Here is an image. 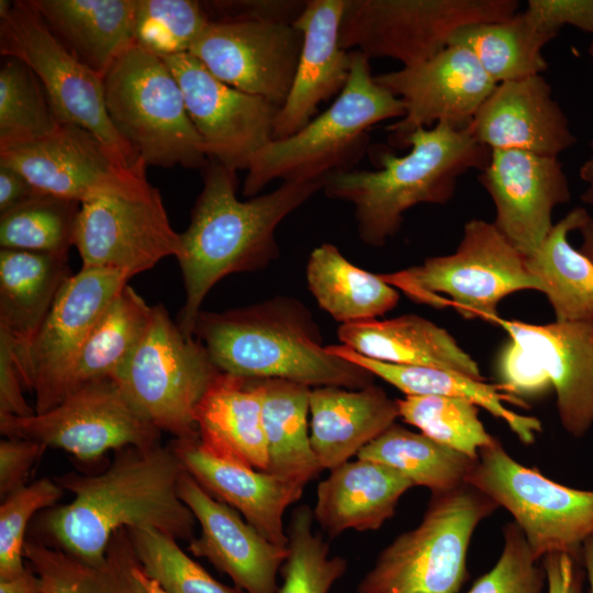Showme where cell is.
I'll return each mask as SVG.
<instances>
[{"label":"cell","instance_id":"cell-2","mask_svg":"<svg viewBox=\"0 0 593 593\" xmlns=\"http://www.w3.org/2000/svg\"><path fill=\"white\" fill-rule=\"evenodd\" d=\"M203 188L181 233L182 255L177 259L186 291L178 326L194 337L201 304L223 278L268 267L279 256L278 225L317 191L322 182H281L271 192L240 201L236 174L209 159Z\"/></svg>","mask_w":593,"mask_h":593},{"label":"cell","instance_id":"cell-16","mask_svg":"<svg viewBox=\"0 0 593 593\" xmlns=\"http://www.w3.org/2000/svg\"><path fill=\"white\" fill-rule=\"evenodd\" d=\"M161 58L180 86L208 158L235 174L247 170L273 141L280 108L219 80L189 53Z\"/></svg>","mask_w":593,"mask_h":593},{"label":"cell","instance_id":"cell-31","mask_svg":"<svg viewBox=\"0 0 593 593\" xmlns=\"http://www.w3.org/2000/svg\"><path fill=\"white\" fill-rule=\"evenodd\" d=\"M72 276L68 253L0 250V328L25 350Z\"/></svg>","mask_w":593,"mask_h":593},{"label":"cell","instance_id":"cell-20","mask_svg":"<svg viewBox=\"0 0 593 593\" xmlns=\"http://www.w3.org/2000/svg\"><path fill=\"white\" fill-rule=\"evenodd\" d=\"M478 180L495 205L493 224L525 257L532 256L548 236L555 208L571 199L558 157L491 149Z\"/></svg>","mask_w":593,"mask_h":593},{"label":"cell","instance_id":"cell-32","mask_svg":"<svg viewBox=\"0 0 593 593\" xmlns=\"http://www.w3.org/2000/svg\"><path fill=\"white\" fill-rule=\"evenodd\" d=\"M326 349L392 384L405 395H441L468 400L483 407L494 417L502 419L517 438L528 445L542 430L537 417L523 415L508 409L505 403L526 407L504 391L499 384H489L462 373L433 367L395 365L360 355L343 344L326 346Z\"/></svg>","mask_w":593,"mask_h":593},{"label":"cell","instance_id":"cell-5","mask_svg":"<svg viewBox=\"0 0 593 593\" xmlns=\"http://www.w3.org/2000/svg\"><path fill=\"white\" fill-rule=\"evenodd\" d=\"M350 53L343 91L303 128L271 141L256 154L243 183L244 197H256L276 179L323 183L333 172L356 169L369 150L371 127L404 116L403 101L374 81L369 59L358 51Z\"/></svg>","mask_w":593,"mask_h":593},{"label":"cell","instance_id":"cell-33","mask_svg":"<svg viewBox=\"0 0 593 593\" xmlns=\"http://www.w3.org/2000/svg\"><path fill=\"white\" fill-rule=\"evenodd\" d=\"M590 216L581 206L553 224L526 266L539 281L558 322L593 320V264L568 240Z\"/></svg>","mask_w":593,"mask_h":593},{"label":"cell","instance_id":"cell-23","mask_svg":"<svg viewBox=\"0 0 593 593\" xmlns=\"http://www.w3.org/2000/svg\"><path fill=\"white\" fill-rule=\"evenodd\" d=\"M494 324L549 378L563 428L584 436L593 426V320L537 325L499 316Z\"/></svg>","mask_w":593,"mask_h":593},{"label":"cell","instance_id":"cell-19","mask_svg":"<svg viewBox=\"0 0 593 593\" xmlns=\"http://www.w3.org/2000/svg\"><path fill=\"white\" fill-rule=\"evenodd\" d=\"M373 78L405 105L404 116L388 126L390 143L400 147L421 127L437 123L467 127L497 85L477 57L458 45L447 46L424 63Z\"/></svg>","mask_w":593,"mask_h":593},{"label":"cell","instance_id":"cell-21","mask_svg":"<svg viewBox=\"0 0 593 593\" xmlns=\"http://www.w3.org/2000/svg\"><path fill=\"white\" fill-rule=\"evenodd\" d=\"M179 495L201 527L188 550L208 559L246 593H278L277 573L288 556V547L270 542L239 513L214 499L184 469Z\"/></svg>","mask_w":593,"mask_h":593},{"label":"cell","instance_id":"cell-22","mask_svg":"<svg viewBox=\"0 0 593 593\" xmlns=\"http://www.w3.org/2000/svg\"><path fill=\"white\" fill-rule=\"evenodd\" d=\"M490 149L558 155L577 142L569 120L541 75L497 83L467 126Z\"/></svg>","mask_w":593,"mask_h":593},{"label":"cell","instance_id":"cell-8","mask_svg":"<svg viewBox=\"0 0 593 593\" xmlns=\"http://www.w3.org/2000/svg\"><path fill=\"white\" fill-rule=\"evenodd\" d=\"M380 277L416 303L454 306L466 318L495 323L497 305L521 290L540 291L522 255L493 223L470 220L455 253Z\"/></svg>","mask_w":593,"mask_h":593},{"label":"cell","instance_id":"cell-30","mask_svg":"<svg viewBox=\"0 0 593 593\" xmlns=\"http://www.w3.org/2000/svg\"><path fill=\"white\" fill-rule=\"evenodd\" d=\"M56 38L102 78L133 45L137 0H29Z\"/></svg>","mask_w":593,"mask_h":593},{"label":"cell","instance_id":"cell-25","mask_svg":"<svg viewBox=\"0 0 593 593\" xmlns=\"http://www.w3.org/2000/svg\"><path fill=\"white\" fill-rule=\"evenodd\" d=\"M170 446L183 469L209 494L240 513L270 542L288 547L283 515L302 496L303 485L215 457L198 436L175 438Z\"/></svg>","mask_w":593,"mask_h":593},{"label":"cell","instance_id":"cell-1","mask_svg":"<svg viewBox=\"0 0 593 593\" xmlns=\"http://www.w3.org/2000/svg\"><path fill=\"white\" fill-rule=\"evenodd\" d=\"M183 467L172 447H126L98 474L55 479L72 499L47 511L41 528L54 547L98 566L119 530L152 528L191 540L195 518L179 495Z\"/></svg>","mask_w":593,"mask_h":593},{"label":"cell","instance_id":"cell-51","mask_svg":"<svg viewBox=\"0 0 593 593\" xmlns=\"http://www.w3.org/2000/svg\"><path fill=\"white\" fill-rule=\"evenodd\" d=\"M47 447L41 443L5 437L0 441L1 500L26 486L30 472Z\"/></svg>","mask_w":593,"mask_h":593},{"label":"cell","instance_id":"cell-58","mask_svg":"<svg viewBox=\"0 0 593 593\" xmlns=\"http://www.w3.org/2000/svg\"><path fill=\"white\" fill-rule=\"evenodd\" d=\"M582 560L589 582L588 593H593V535L590 536L583 544Z\"/></svg>","mask_w":593,"mask_h":593},{"label":"cell","instance_id":"cell-10","mask_svg":"<svg viewBox=\"0 0 593 593\" xmlns=\"http://www.w3.org/2000/svg\"><path fill=\"white\" fill-rule=\"evenodd\" d=\"M466 483L511 513L536 560L551 552L582 558L593 535V491L559 484L523 466L497 438L480 450Z\"/></svg>","mask_w":593,"mask_h":593},{"label":"cell","instance_id":"cell-34","mask_svg":"<svg viewBox=\"0 0 593 593\" xmlns=\"http://www.w3.org/2000/svg\"><path fill=\"white\" fill-rule=\"evenodd\" d=\"M306 281L320 307L342 324L376 320L400 298L380 275L355 266L331 243L311 251Z\"/></svg>","mask_w":593,"mask_h":593},{"label":"cell","instance_id":"cell-55","mask_svg":"<svg viewBox=\"0 0 593 593\" xmlns=\"http://www.w3.org/2000/svg\"><path fill=\"white\" fill-rule=\"evenodd\" d=\"M0 593H44L37 573L26 563V569L18 575L0 579Z\"/></svg>","mask_w":593,"mask_h":593},{"label":"cell","instance_id":"cell-49","mask_svg":"<svg viewBox=\"0 0 593 593\" xmlns=\"http://www.w3.org/2000/svg\"><path fill=\"white\" fill-rule=\"evenodd\" d=\"M300 0H217L202 2L211 21H259L292 24L302 13Z\"/></svg>","mask_w":593,"mask_h":593},{"label":"cell","instance_id":"cell-7","mask_svg":"<svg viewBox=\"0 0 593 593\" xmlns=\"http://www.w3.org/2000/svg\"><path fill=\"white\" fill-rule=\"evenodd\" d=\"M497 507L468 483L433 494L422 522L381 551L357 593H459L473 532Z\"/></svg>","mask_w":593,"mask_h":593},{"label":"cell","instance_id":"cell-24","mask_svg":"<svg viewBox=\"0 0 593 593\" xmlns=\"http://www.w3.org/2000/svg\"><path fill=\"white\" fill-rule=\"evenodd\" d=\"M346 0H306L292 25L303 42L295 77L276 119L273 139L303 128L318 105L338 96L347 83L351 53L339 44V27Z\"/></svg>","mask_w":593,"mask_h":593},{"label":"cell","instance_id":"cell-41","mask_svg":"<svg viewBox=\"0 0 593 593\" xmlns=\"http://www.w3.org/2000/svg\"><path fill=\"white\" fill-rule=\"evenodd\" d=\"M0 68V147L44 138L61 125L35 74L4 57Z\"/></svg>","mask_w":593,"mask_h":593},{"label":"cell","instance_id":"cell-39","mask_svg":"<svg viewBox=\"0 0 593 593\" xmlns=\"http://www.w3.org/2000/svg\"><path fill=\"white\" fill-rule=\"evenodd\" d=\"M357 457L385 465L409 479L413 486L428 488L433 494L465 484L477 462L396 423L366 445Z\"/></svg>","mask_w":593,"mask_h":593},{"label":"cell","instance_id":"cell-14","mask_svg":"<svg viewBox=\"0 0 593 593\" xmlns=\"http://www.w3.org/2000/svg\"><path fill=\"white\" fill-rule=\"evenodd\" d=\"M1 435L41 443L92 461L110 450L160 444L157 429L111 379L85 384L44 413L0 415Z\"/></svg>","mask_w":593,"mask_h":593},{"label":"cell","instance_id":"cell-53","mask_svg":"<svg viewBox=\"0 0 593 593\" xmlns=\"http://www.w3.org/2000/svg\"><path fill=\"white\" fill-rule=\"evenodd\" d=\"M548 593H583V560L567 552H551L541 559Z\"/></svg>","mask_w":593,"mask_h":593},{"label":"cell","instance_id":"cell-11","mask_svg":"<svg viewBox=\"0 0 593 593\" xmlns=\"http://www.w3.org/2000/svg\"><path fill=\"white\" fill-rule=\"evenodd\" d=\"M219 372L202 344L187 337L157 304L144 337L114 381L157 429L181 439L198 436L194 411Z\"/></svg>","mask_w":593,"mask_h":593},{"label":"cell","instance_id":"cell-57","mask_svg":"<svg viewBox=\"0 0 593 593\" xmlns=\"http://www.w3.org/2000/svg\"><path fill=\"white\" fill-rule=\"evenodd\" d=\"M579 175L588 183L585 191L581 195V200L586 204L593 205V156L583 163L580 167Z\"/></svg>","mask_w":593,"mask_h":593},{"label":"cell","instance_id":"cell-37","mask_svg":"<svg viewBox=\"0 0 593 593\" xmlns=\"http://www.w3.org/2000/svg\"><path fill=\"white\" fill-rule=\"evenodd\" d=\"M153 310L125 284L89 334L71 373L67 395L91 382L115 380L144 337Z\"/></svg>","mask_w":593,"mask_h":593},{"label":"cell","instance_id":"cell-35","mask_svg":"<svg viewBox=\"0 0 593 593\" xmlns=\"http://www.w3.org/2000/svg\"><path fill=\"white\" fill-rule=\"evenodd\" d=\"M260 384L267 472L304 486L322 470L307 430L312 388L282 379Z\"/></svg>","mask_w":593,"mask_h":593},{"label":"cell","instance_id":"cell-40","mask_svg":"<svg viewBox=\"0 0 593 593\" xmlns=\"http://www.w3.org/2000/svg\"><path fill=\"white\" fill-rule=\"evenodd\" d=\"M81 203L38 193L0 214V246L40 253H68Z\"/></svg>","mask_w":593,"mask_h":593},{"label":"cell","instance_id":"cell-42","mask_svg":"<svg viewBox=\"0 0 593 593\" xmlns=\"http://www.w3.org/2000/svg\"><path fill=\"white\" fill-rule=\"evenodd\" d=\"M400 417L435 441L478 459L491 436L479 419V406L468 400L441 395H406L398 400Z\"/></svg>","mask_w":593,"mask_h":593},{"label":"cell","instance_id":"cell-54","mask_svg":"<svg viewBox=\"0 0 593 593\" xmlns=\"http://www.w3.org/2000/svg\"><path fill=\"white\" fill-rule=\"evenodd\" d=\"M33 184L18 170L0 165V214L38 194Z\"/></svg>","mask_w":593,"mask_h":593},{"label":"cell","instance_id":"cell-12","mask_svg":"<svg viewBox=\"0 0 593 593\" xmlns=\"http://www.w3.org/2000/svg\"><path fill=\"white\" fill-rule=\"evenodd\" d=\"M0 165L21 172L41 193L80 203L102 197L144 199L155 189L142 159L132 160L71 124L41 139L0 147Z\"/></svg>","mask_w":593,"mask_h":593},{"label":"cell","instance_id":"cell-13","mask_svg":"<svg viewBox=\"0 0 593 593\" xmlns=\"http://www.w3.org/2000/svg\"><path fill=\"white\" fill-rule=\"evenodd\" d=\"M0 53L35 74L60 124L83 127L125 157L141 159L110 122L103 78L56 38L29 0L11 2L0 15Z\"/></svg>","mask_w":593,"mask_h":593},{"label":"cell","instance_id":"cell-50","mask_svg":"<svg viewBox=\"0 0 593 593\" xmlns=\"http://www.w3.org/2000/svg\"><path fill=\"white\" fill-rule=\"evenodd\" d=\"M525 11L553 37L566 25L593 34V0H529Z\"/></svg>","mask_w":593,"mask_h":593},{"label":"cell","instance_id":"cell-60","mask_svg":"<svg viewBox=\"0 0 593 593\" xmlns=\"http://www.w3.org/2000/svg\"><path fill=\"white\" fill-rule=\"evenodd\" d=\"M588 51H589L590 56H591L592 59H593V42L590 44ZM591 147H592V149H593V141L591 142Z\"/></svg>","mask_w":593,"mask_h":593},{"label":"cell","instance_id":"cell-38","mask_svg":"<svg viewBox=\"0 0 593 593\" xmlns=\"http://www.w3.org/2000/svg\"><path fill=\"white\" fill-rule=\"evenodd\" d=\"M555 37L541 31L526 13L458 30L449 45L469 49L496 82L541 75L548 67L542 47Z\"/></svg>","mask_w":593,"mask_h":593},{"label":"cell","instance_id":"cell-48","mask_svg":"<svg viewBox=\"0 0 593 593\" xmlns=\"http://www.w3.org/2000/svg\"><path fill=\"white\" fill-rule=\"evenodd\" d=\"M496 373L502 391L522 401L540 396L552 388L536 361L511 338L499 353Z\"/></svg>","mask_w":593,"mask_h":593},{"label":"cell","instance_id":"cell-46","mask_svg":"<svg viewBox=\"0 0 593 593\" xmlns=\"http://www.w3.org/2000/svg\"><path fill=\"white\" fill-rule=\"evenodd\" d=\"M56 482L43 478L3 499L0 505V579L20 574L26 569L25 533L31 518L52 507L63 496Z\"/></svg>","mask_w":593,"mask_h":593},{"label":"cell","instance_id":"cell-17","mask_svg":"<svg viewBox=\"0 0 593 593\" xmlns=\"http://www.w3.org/2000/svg\"><path fill=\"white\" fill-rule=\"evenodd\" d=\"M74 246L82 268L131 278L164 258L178 259L183 251L181 233L172 228L157 188L144 199L102 197L82 202Z\"/></svg>","mask_w":593,"mask_h":593},{"label":"cell","instance_id":"cell-36","mask_svg":"<svg viewBox=\"0 0 593 593\" xmlns=\"http://www.w3.org/2000/svg\"><path fill=\"white\" fill-rule=\"evenodd\" d=\"M24 558L41 578L44 593H144L139 563L126 529L114 534L105 559L98 566L34 540L25 541Z\"/></svg>","mask_w":593,"mask_h":593},{"label":"cell","instance_id":"cell-29","mask_svg":"<svg viewBox=\"0 0 593 593\" xmlns=\"http://www.w3.org/2000/svg\"><path fill=\"white\" fill-rule=\"evenodd\" d=\"M343 345L379 361L451 370L484 381L478 363L445 328L415 314L340 324Z\"/></svg>","mask_w":593,"mask_h":593},{"label":"cell","instance_id":"cell-4","mask_svg":"<svg viewBox=\"0 0 593 593\" xmlns=\"http://www.w3.org/2000/svg\"><path fill=\"white\" fill-rule=\"evenodd\" d=\"M396 156L380 148L372 153L378 169L337 171L323 180L322 190L333 200L353 204L359 238L380 247L398 234L404 213L419 203L444 204L454 195L465 172L481 171L491 149L478 143L467 127L448 123L412 132Z\"/></svg>","mask_w":593,"mask_h":593},{"label":"cell","instance_id":"cell-27","mask_svg":"<svg viewBox=\"0 0 593 593\" xmlns=\"http://www.w3.org/2000/svg\"><path fill=\"white\" fill-rule=\"evenodd\" d=\"M311 445L322 469L347 462L400 417L398 400L374 383L362 389L312 388Z\"/></svg>","mask_w":593,"mask_h":593},{"label":"cell","instance_id":"cell-44","mask_svg":"<svg viewBox=\"0 0 593 593\" xmlns=\"http://www.w3.org/2000/svg\"><path fill=\"white\" fill-rule=\"evenodd\" d=\"M127 533L142 570L167 593H246L216 581L177 539L152 528Z\"/></svg>","mask_w":593,"mask_h":593},{"label":"cell","instance_id":"cell-3","mask_svg":"<svg viewBox=\"0 0 593 593\" xmlns=\"http://www.w3.org/2000/svg\"><path fill=\"white\" fill-rule=\"evenodd\" d=\"M194 337L220 371L239 377L354 390L374 380L368 370L326 349L311 311L292 296L277 295L223 312L201 311Z\"/></svg>","mask_w":593,"mask_h":593},{"label":"cell","instance_id":"cell-15","mask_svg":"<svg viewBox=\"0 0 593 593\" xmlns=\"http://www.w3.org/2000/svg\"><path fill=\"white\" fill-rule=\"evenodd\" d=\"M130 279L123 272L81 267L65 283L32 343L16 354L23 384L35 395V413L66 398L89 334Z\"/></svg>","mask_w":593,"mask_h":593},{"label":"cell","instance_id":"cell-18","mask_svg":"<svg viewBox=\"0 0 593 593\" xmlns=\"http://www.w3.org/2000/svg\"><path fill=\"white\" fill-rule=\"evenodd\" d=\"M302 42V33L288 23L211 21L189 54L224 83L281 108Z\"/></svg>","mask_w":593,"mask_h":593},{"label":"cell","instance_id":"cell-28","mask_svg":"<svg viewBox=\"0 0 593 593\" xmlns=\"http://www.w3.org/2000/svg\"><path fill=\"white\" fill-rule=\"evenodd\" d=\"M412 482L396 470L367 459L331 470L317 485L315 521L332 537L348 529L376 530L395 512Z\"/></svg>","mask_w":593,"mask_h":593},{"label":"cell","instance_id":"cell-9","mask_svg":"<svg viewBox=\"0 0 593 593\" xmlns=\"http://www.w3.org/2000/svg\"><path fill=\"white\" fill-rule=\"evenodd\" d=\"M518 8L516 0H346L339 44L410 67L449 46L458 30L505 20Z\"/></svg>","mask_w":593,"mask_h":593},{"label":"cell","instance_id":"cell-56","mask_svg":"<svg viewBox=\"0 0 593 593\" xmlns=\"http://www.w3.org/2000/svg\"><path fill=\"white\" fill-rule=\"evenodd\" d=\"M578 231L582 236L579 250L593 264V217L590 215Z\"/></svg>","mask_w":593,"mask_h":593},{"label":"cell","instance_id":"cell-45","mask_svg":"<svg viewBox=\"0 0 593 593\" xmlns=\"http://www.w3.org/2000/svg\"><path fill=\"white\" fill-rule=\"evenodd\" d=\"M210 22L201 1L137 0L133 44L159 57L189 53Z\"/></svg>","mask_w":593,"mask_h":593},{"label":"cell","instance_id":"cell-6","mask_svg":"<svg viewBox=\"0 0 593 593\" xmlns=\"http://www.w3.org/2000/svg\"><path fill=\"white\" fill-rule=\"evenodd\" d=\"M107 113L146 166L203 169L209 158L165 60L130 46L103 77Z\"/></svg>","mask_w":593,"mask_h":593},{"label":"cell","instance_id":"cell-59","mask_svg":"<svg viewBox=\"0 0 593 593\" xmlns=\"http://www.w3.org/2000/svg\"><path fill=\"white\" fill-rule=\"evenodd\" d=\"M138 578L143 585L144 593H167L158 585L157 582H155L144 573L141 566L138 569Z\"/></svg>","mask_w":593,"mask_h":593},{"label":"cell","instance_id":"cell-52","mask_svg":"<svg viewBox=\"0 0 593 593\" xmlns=\"http://www.w3.org/2000/svg\"><path fill=\"white\" fill-rule=\"evenodd\" d=\"M23 389L15 343L5 329L0 328V415L26 417L35 414V409L24 398Z\"/></svg>","mask_w":593,"mask_h":593},{"label":"cell","instance_id":"cell-47","mask_svg":"<svg viewBox=\"0 0 593 593\" xmlns=\"http://www.w3.org/2000/svg\"><path fill=\"white\" fill-rule=\"evenodd\" d=\"M504 546L494 567L468 593H541L545 572L515 523L503 528Z\"/></svg>","mask_w":593,"mask_h":593},{"label":"cell","instance_id":"cell-43","mask_svg":"<svg viewBox=\"0 0 593 593\" xmlns=\"http://www.w3.org/2000/svg\"><path fill=\"white\" fill-rule=\"evenodd\" d=\"M313 511L296 507L288 528V556L278 593H328L347 570V560L328 556V545L313 532Z\"/></svg>","mask_w":593,"mask_h":593},{"label":"cell","instance_id":"cell-26","mask_svg":"<svg viewBox=\"0 0 593 593\" xmlns=\"http://www.w3.org/2000/svg\"><path fill=\"white\" fill-rule=\"evenodd\" d=\"M198 438L211 455L267 471L260 379L220 371L194 411Z\"/></svg>","mask_w":593,"mask_h":593}]
</instances>
